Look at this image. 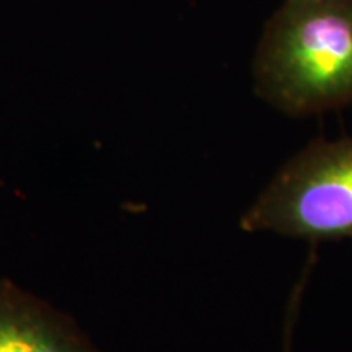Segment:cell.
Listing matches in <instances>:
<instances>
[{
    "label": "cell",
    "instance_id": "1",
    "mask_svg": "<svg viewBox=\"0 0 352 352\" xmlns=\"http://www.w3.org/2000/svg\"><path fill=\"white\" fill-rule=\"evenodd\" d=\"M254 94L292 118L352 107V0H283L253 54Z\"/></svg>",
    "mask_w": 352,
    "mask_h": 352
},
{
    "label": "cell",
    "instance_id": "2",
    "mask_svg": "<svg viewBox=\"0 0 352 352\" xmlns=\"http://www.w3.org/2000/svg\"><path fill=\"white\" fill-rule=\"evenodd\" d=\"M240 228L352 243V138L311 140L290 157L241 215Z\"/></svg>",
    "mask_w": 352,
    "mask_h": 352
},
{
    "label": "cell",
    "instance_id": "3",
    "mask_svg": "<svg viewBox=\"0 0 352 352\" xmlns=\"http://www.w3.org/2000/svg\"><path fill=\"white\" fill-rule=\"evenodd\" d=\"M0 352H100L77 321L0 279Z\"/></svg>",
    "mask_w": 352,
    "mask_h": 352
}]
</instances>
